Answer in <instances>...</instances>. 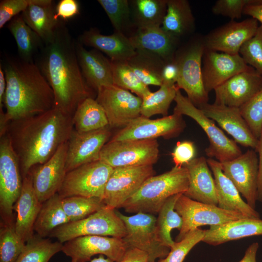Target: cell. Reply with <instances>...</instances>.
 <instances>
[{
  "label": "cell",
  "mask_w": 262,
  "mask_h": 262,
  "mask_svg": "<svg viewBox=\"0 0 262 262\" xmlns=\"http://www.w3.org/2000/svg\"><path fill=\"white\" fill-rule=\"evenodd\" d=\"M76 42L61 20L52 39L43 44L35 63L53 91L54 108L71 115L83 100L93 98L79 65Z\"/></svg>",
  "instance_id": "6da1fadb"
},
{
  "label": "cell",
  "mask_w": 262,
  "mask_h": 262,
  "mask_svg": "<svg viewBox=\"0 0 262 262\" xmlns=\"http://www.w3.org/2000/svg\"><path fill=\"white\" fill-rule=\"evenodd\" d=\"M72 116L53 108L9 122L7 133L19 160L22 178L34 166L46 162L68 142L74 129Z\"/></svg>",
  "instance_id": "7a4b0ae2"
},
{
  "label": "cell",
  "mask_w": 262,
  "mask_h": 262,
  "mask_svg": "<svg viewBox=\"0 0 262 262\" xmlns=\"http://www.w3.org/2000/svg\"><path fill=\"white\" fill-rule=\"evenodd\" d=\"M0 64L6 81L3 114L6 123L54 108L53 91L35 63L7 56Z\"/></svg>",
  "instance_id": "3957f363"
},
{
  "label": "cell",
  "mask_w": 262,
  "mask_h": 262,
  "mask_svg": "<svg viewBox=\"0 0 262 262\" xmlns=\"http://www.w3.org/2000/svg\"><path fill=\"white\" fill-rule=\"evenodd\" d=\"M189 185L188 173L184 166H174L162 174L148 178L137 191L123 204L126 212L155 214L170 196L184 194Z\"/></svg>",
  "instance_id": "277c9868"
},
{
  "label": "cell",
  "mask_w": 262,
  "mask_h": 262,
  "mask_svg": "<svg viewBox=\"0 0 262 262\" xmlns=\"http://www.w3.org/2000/svg\"><path fill=\"white\" fill-rule=\"evenodd\" d=\"M205 50L203 37H197L177 50L174 58L179 68L176 86L180 90H184L187 97L198 108L208 103L209 100L202 72Z\"/></svg>",
  "instance_id": "5b68a950"
},
{
  "label": "cell",
  "mask_w": 262,
  "mask_h": 262,
  "mask_svg": "<svg viewBox=\"0 0 262 262\" xmlns=\"http://www.w3.org/2000/svg\"><path fill=\"white\" fill-rule=\"evenodd\" d=\"M174 101V113L187 115L193 120L206 133L209 144L205 152L209 158H215L220 163L231 161L242 154L241 148L234 140L229 138L198 108L195 106L179 89Z\"/></svg>",
  "instance_id": "8992f818"
},
{
  "label": "cell",
  "mask_w": 262,
  "mask_h": 262,
  "mask_svg": "<svg viewBox=\"0 0 262 262\" xmlns=\"http://www.w3.org/2000/svg\"><path fill=\"white\" fill-rule=\"evenodd\" d=\"M126 234L124 223L116 210L105 205L84 219L57 228L49 237L64 244L81 236L98 235L123 238Z\"/></svg>",
  "instance_id": "52a82bcc"
},
{
  "label": "cell",
  "mask_w": 262,
  "mask_h": 262,
  "mask_svg": "<svg viewBox=\"0 0 262 262\" xmlns=\"http://www.w3.org/2000/svg\"><path fill=\"white\" fill-rule=\"evenodd\" d=\"M23 178L19 160L6 132L0 137V212L1 222L14 224L13 206L19 196Z\"/></svg>",
  "instance_id": "ba28073f"
},
{
  "label": "cell",
  "mask_w": 262,
  "mask_h": 262,
  "mask_svg": "<svg viewBox=\"0 0 262 262\" xmlns=\"http://www.w3.org/2000/svg\"><path fill=\"white\" fill-rule=\"evenodd\" d=\"M124 223L126 234L122 239L128 248H136L146 252L148 262L163 259L170 248L161 242L158 236L157 218L152 214L139 213L127 216L116 210Z\"/></svg>",
  "instance_id": "9c48e42d"
},
{
  "label": "cell",
  "mask_w": 262,
  "mask_h": 262,
  "mask_svg": "<svg viewBox=\"0 0 262 262\" xmlns=\"http://www.w3.org/2000/svg\"><path fill=\"white\" fill-rule=\"evenodd\" d=\"M113 169L99 160L82 164L66 173L58 193L63 198L77 196L102 200Z\"/></svg>",
  "instance_id": "30bf717a"
},
{
  "label": "cell",
  "mask_w": 262,
  "mask_h": 262,
  "mask_svg": "<svg viewBox=\"0 0 262 262\" xmlns=\"http://www.w3.org/2000/svg\"><path fill=\"white\" fill-rule=\"evenodd\" d=\"M159 154L156 139L110 140L103 147L99 160L113 168L153 165Z\"/></svg>",
  "instance_id": "8fae6325"
},
{
  "label": "cell",
  "mask_w": 262,
  "mask_h": 262,
  "mask_svg": "<svg viewBox=\"0 0 262 262\" xmlns=\"http://www.w3.org/2000/svg\"><path fill=\"white\" fill-rule=\"evenodd\" d=\"M175 210L183 224L176 240L180 241L191 230L205 225L217 226L246 218L239 213L223 210L217 205L193 200L182 194L176 201Z\"/></svg>",
  "instance_id": "7c38bea8"
},
{
  "label": "cell",
  "mask_w": 262,
  "mask_h": 262,
  "mask_svg": "<svg viewBox=\"0 0 262 262\" xmlns=\"http://www.w3.org/2000/svg\"><path fill=\"white\" fill-rule=\"evenodd\" d=\"M154 174L153 165L114 168L105 186L103 203L114 209L122 208L124 202Z\"/></svg>",
  "instance_id": "4fadbf2b"
},
{
  "label": "cell",
  "mask_w": 262,
  "mask_h": 262,
  "mask_svg": "<svg viewBox=\"0 0 262 262\" xmlns=\"http://www.w3.org/2000/svg\"><path fill=\"white\" fill-rule=\"evenodd\" d=\"M96 100L106 114L109 127L126 126L141 115L142 99L115 85L101 87Z\"/></svg>",
  "instance_id": "5bb4252c"
},
{
  "label": "cell",
  "mask_w": 262,
  "mask_h": 262,
  "mask_svg": "<svg viewBox=\"0 0 262 262\" xmlns=\"http://www.w3.org/2000/svg\"><path fill=\"white\" fill-rule=\"evenodd\" d=\"M185 127L182 115L176 113L156 119L140 115L118 131L110 140H150L159 137L172 138L178 136Z\"/></svg>",
  "instance_id": "9a60e30c"
},
{
  "label": "cell",
  "mask_w": 262,
  "mask_h": 262,
  "mask_svg": "<svg viewBox=\"0 0 262 262\" xmlns=\"http://www.w3.org/2000/svg\"><path fill=\"white\" fill-rule=\"evenodd\" d=\"M128 249L122 238L88 235L65 242L62 251L75 262H87L97 254L106 256L114 262H119Z\"/></svg>",
  "instance_id": "2e32d148"
},
{
  "label": "cell",
  "mask_w": 262,
  "mask_h": 262,
  "mask_svg": "<svg viewBox=\"0 0 262 262\" xmlns=\"http://www.w3.org/2000/svg\"><path fill=\"white\" fill-rule=\"evenodd\" d=\"M224 174L232 181L246 202L255 209L257 200L259 159L253 149L231 161L220 163Z\"/></svg>",
  "instance_id": "e0dca14e"
},
{
  "label": "cell",
  "mask_w": 262,
  "mask_h": 262,
  "mask_svg": "<svg viewBox=\"0 0 262 262\" xmlns=\"http://www.w3.org/2000/svg\"><path fill=\"white\" fill-rule=\"evenodd\" d=\"M258 21L253 17L234 20L219 26L203 37L205 49L229 54H238L241 47L256 33Z\"/></svg>",
  "instance_id": "ac0fdd59"
},
{
  "label": "cell",
  "mask_w": 262,
  "mask_h": 262,
  "mask_svg": "<svg viewBox=\"0 0 262 262\" xmlns=\"http://www.w3.org/2000/svg\"><path fill=\"white\" fill-rule=\"evenodd\" d=\"M109 128L86 132H79L73 129L67 142L66 173L82 164L99 160L100 151L111 135Z\"/></svg>",
  "instance_id": "d6986e66"
},
{
  "label": "cell",
  "mask_w": 262,
  "mask_h": 262,
  "mask_svg": "<svg viewBox=\"0 0 262 262\" xmlns=\"http://www.w3.org/2000/svg\"><path fill=\"white\" fill-rule=\"evenodd\" d=\"M67 142L63 144L46 162L30 171L33 187L39 201L43 203L58 193L66 174Z\"/></svg>",
  "instance_id": "ffe728a7"
},
{
  "label": "cell",
  "mask_w": 262,
  "mask_h": 262,
  "mask_svg": "<svg viewBox=\"0 0 262 262\" xmlns=\"http://www.w3.org/2000/svg\"><path fill=\"white\" fill-rule=\"evenodd\" d=\"M202 72L205 89L208 93L234 75L251 69L242 57L205 49L202 58Z\"/></svg>",
  "instance_id": "44dd1931"
},
{
  "label": "cell",
  "mask_w": 262,
  "mask_h": 262,
  "mask_svg": "<svg viewBox=\"0 0 262 262\" xmlns=\"http://www.w3.org/2000/svg\"><path fill=\"white\" fill-rule=\"evenodd\" d=\"M262 90V76L254 68L240 72L216 87L214 104L240 108Z\"/></svg>",
  "instance_id": "7402d4cb"
},
{
  "label": "cell",
  "mask_w": 262,
  "mask_h": 262,
  "mask_svg": "<svg viewBox=\"0 0 262 262\" xmlns=\"http://www.w3.org/2000/svg\"><path fill=\"white\" fill-rule=\"evenodd\" d=\"M199 109L231 135L237 144L256 150L259 140L242 116L239 108L208 103Z\"/></svg>",
  "instance_id": "603a6c76"
},
{
  "label": "cell",
  "mask_w": 262,
  "mask_h": 262,
  "mask_svg": "<svg viewBox=\"0 0 262 262\" xmlns=\"http://www.w3.org/2000/svg\"><path fill=\"white\" fill-rule=\"evenodd\" d=\"M22 178L21 192L13 206V211L16 213V231L26 243L34 235V224L42 203L34 191L31 172Z\"/></svg>",
  "instance_id": "cb8c5ba5"
},
{
  "label": "cell",
  "mask_w": 262,
  "mask_h": 262,
  "mask_svg": "<svg viewBox=\"0 0 262 262\" xmlns=\"http://www.w3.org/2000/svg\"><path fill=\"white\" fill-rule=\"evenodd\" d=\"M207 160L214 177L217 206L223 210L241 214L246 218L260 219L258 212L244 201L234 184L224 174L220 163L213 158Z\"/></svg>",
  "instance_id": "d4e9b609"
},
{
  "label": "cell",
  "mask_w": 262,
  "mask_h": 262,
  "mask_svg": "<svg viewBox=\"0 0 262 262\" xmlns=\"http://www.w3.org/2000/svg\"><path fill=\"white\" fill-rule=\"evenodd\" d=\"M76 50L82 73L91 89L98 91L102 87L114 85L110 59L96 49L87 50L78 41Z\"/></svg>",
  "instance_id": "484cf974"
},
{
  "label": "cell",
  "mask_w": 262,
  "mask_h": 262,
  "mask_svg": "<svg viewBox=\"0 0 262 262\" xmlns=\"http://www.w3.org/2000/svg\"><path fill=\"white\" fill-rule=\"evenodd\" d=\"M128 37L135 49L155 54L166 62L175 58L179 38L164 31L161 26L135 28Z\"/></svg>",
  "instance_id": "4316f807"
},
{
  "label": "cell",
  "mask_w": 262,
  "mask_h": 262,
  "mask_svg": "<svg viewBox=\"0 0 262 262\" xmlns=\"http://www.w3.org/2000/svg\"><path fill=\"white\" fill-rule=\"evenodd\" d=\"M78 42L103 52L112 61H128L135 53L128 37L118 32L106 35L96 28H91L80 35Z\"/></svg>",
  "instance_id": "83f0119b"
},
{
  "label": "cell",
  "mask_w": 262,
  "mask_h": 262,
  "mask_svg": "<svg viewBox=\"0 0 262 262\" xmlns=\"http://www.w3.org/2000/svg\"><path fill=\"white\" fill-rule=\"evenodd\" d=\"M207 160L203 156L195 157L183 165L189 179L188 190L183 194L193 200L217 206L215 181Z\"/></svg>",
  "instance_id": "f1b7e54d"
},
{
  "label": "cell",
  "mask_w": 262,
  "mask_h": 262,
  "mask_svg": "<svg viewBox=\"0 0 262 262\" xmlns=\"http://www.w3.org/2000/svg\"><path fill=\"white\" fill-rule=\"evenodd\" d=\"M55 6L52 0H31L21 13L25 22L44 43L52 39L61 21L55 19Z\"/></svg>",
  "instance_id": "f546056e"
},
{
  "label": "cell",
  "mask_w": 262,
  "mask_h": 262,
  "mask_svg": "<svg viewBox=\"0 0 262 262\" xmlns=\"http://www.w3.org/2000/svg\"><path fill=\"white\" fill-rule=\"evenodd\" d=\"M262 235V220L243 218L225 224L212 226L205 230L202 242L218 246L229 241Z\"/></svg>",
  "instance_id": "4dcf8cb0"
},
{
  "label": "cell",
  "mask_w": 262,
  "mask_h": 262,
  "mask_svg": "<svg viewBox=\"0 0 262 262\" xmlns=\"http://www.w3.org/2000/svg\"><path fill=\"white\" fill-rule=\"evenodd\" d=\"M195 21L187 0H167V10L161 25L167 33L179 38L192 32Z\"/></svg>",
  "instance_id": "1f68e13d"
},
{
  "label": "cell",
  "mask_w": 262,
  "mask_h": 262,
  "mask_svg": "<svg viewBox=\"0 0 262 262\" xmlns=\"http://www.w3.org/2000/svg\"><path fill=\"white\" fill-rule=\"evenodd\" d=\"M7 28L16 41L19 58L33 62L44 44L40 36L26 24L21 14L10 20Z\"/></svg>",
  "instance_id": "d6a6232c"
},
{
  "label": "cell",
  "mask_w": 262,
  "mask_h": 262,
  "mask_svg": "<svg viewBox=\"0 0 262 262\" xmlns=\"http://www.w3.org/2000/svg\"><path fill=\"white\" fill-rule=\"evenodd\" d=\"M127 62L145 85H162L163 71L167 62L161 57L146 50L136 49Z\"/></svg>",
  "instance_id": "836d02e7"
},
{
  "label": "cell",
  "mask_w": 262,
  "mask_h": 262,
  "mask_svg": "<svg viewBox=\"0 0 262 262\" xmlns=\"http://www.w3.org/2000/svg\"><path fill=\"white\" fill-rule=\"evenodd\" d=\"M167 0L129 1L133 27H161L167 10Z\"/></svg>",
  "instance_id": "e575fe53"
},
{
  "label": "cell",
  "mask_w": 262,
  "mask_h": 262,
  "mask_svg": "<svg viewBox=\"0 0 262 262\" xmlns=\"http://www.w3.org/2000/svg\"><path fill=\"white\" fill-rule=\"evenodd\" d=\"M72 120L74 129L79 132H89L109 127L104 110L96 99L91 97L79 104Z\"/></svg>",
  "instance_id": "d590c367"
},
{
  "label": "cell",
  "mask_w": 262,
  "mask_h": 262,
  "mask_svg": "<svg viewBox=\"0 0 262 262\" xmlns=\"http://www.w3.org/2000/svg\"><path fill=\"white\" fill-rule=\"evenodd\" d=\"M62 198L57 193L42 203L34 226L39 236L49 237L55 229L70 222L63 210Z\"/></svg>",
  "instance_id": "8d00e7d4"
},
{
  "label": "cell",
  "mask_w": 262,
  "mask_h": 262,
  "mask_svg": "<svg viewBox=\"0 0 262 262\" xmlns=\"http://www.w3.org/2000/svg\"><path fill=\"white\" fill-rule=\"evenodd\" d=\"M181 194L169 197L158 213L156 226L158 236L163 244L170 248L175 242L171 238L172 230L177 229L180 231L183 224L181 217L175 210V204Z\"/></svg>",
  "instance_id": "74e56055"
},
{
  "label": "cell",
  "mask_w": 262,
  "mask_h": 262,
  "mask_svg": "<svg viewBox=\"0 0 262 262\" xmlns=\"http://www.w3.org/2000/svg\"><path fill=\"white\" fill-rule=\"evenodd\" d=\"M157 91L144 96L142 99L141 115L147 118L161 114L167 116L172 102L179 89L176 84L163 83Z\"/></svg>",
  "instance_id": "f35d334b"
},
{
  "label": "cell",
  "mask_w": 262,
  "mask_h": 262,
  "mask_svg": "<svg viewBox=\"0 0 262 262\" xmlns=\"http://www.w3.org/2000/svg\"><path fill=\"white\" fill-rule=\"evenodd\" d=\"M63 244L57 241L33 235L26 243L15 262H49L56 254L62 251Z\"/></svg>",
  "instance_id": "ab89813d"
},
{
  "label": "cell",
  "mask_w": 262,
  "mask_h": 262,
  "mask_svg": "<svg viewBox=\"0 0 262 262\" xmlns=\"http://www.w3.org/2000/svg\"><path fill=\"white\" fill-rule=\"evenodd\" d=\"M111 61L114 85L143 98L151 91L138 77L127 61Z\"/></svg>",
  "instance_id": "60d3db41"
},
{
  "label": "cell",
  "mask_w": 262,
  "mask_h": 262,
  "mask_svg": "<svg viewBox=\"0 0 262 262\" xmlns=\"http://www.w3.org/2000/svg\"><path fill=\"white\" fill-rule=\"evenodd\" d=\"M62 204L70 222L84 219L105 206L100 198L77 196L63 198Z\"/></svg>",
  "instance_id": "b9f144b4"
},
{
  "label": "cell",
  "mask_w": 262,
  "mask_h": 262,
  "mask_svg": "<svg viewBox=\"0 0 262 262\" xmlns=\"http://www.w3.org/2000/svg\"><path fill=\"white\" fill-rule=\"evenodd\" d=\"M26 243L16 231L15 223L1 222L0 262H15L24 249Z\"/></svg>",
  "instance_id": "7bdbcfd3"
},
{
  "label": "cell",
  "mask_w": 262,
  "mask_h": 262,
  "mask_svg": "<svg viewBox=\"0 0 262 262\" xmlns=\"http://www.w3.org/2000/svg\"><path fill=\"white\" fill-rule=\"evenodd\" d=\"M98 2L105 11L115 32L125 34V31L128 28L133 27L129 1L98 0Z\"/></svg>",
  "instance_id": "ee69618b"
},
{
  "label": "cell",
  "mask_w": 262,
  "mask_h": 262,
  "mask_svg": "<svg viewBox=\"0 0 262 262\" xmlns=\"http://www.w3.org/2000/svg\"><path fill=\"white\" fill-rule=\"evenodd\" d=\"M205 230L197 228L190 231L180 241L175 242L167 256L159 262H183L190 251L199 242L202 241Z\"/></svg>",
  "instance_id": "f6af8a7d"
},
{
  "label": "cell",
  "mask_w": 262,
  "mask_h": 262,
  "mask_svg": "<svg viewBox=\"0 0 262 262\" xmlns=\"http://www.w3.org/2000/svg\"><path fill=\"white\" fill-rule=\"evenodd\" d=\"M239 109L252 133L258 139L262 131V90Z\"/></svg>",
  "instance_id": "bcb514c9"
},
{
  "label": "cell",
  "mask_w": 262,
  "mask_h": 262,
  "mask_svg": "<svg viewBox=\"0 0 262 262\" xmlns=\"http://www.w3.org/2000/svg\"><path fill=\"white\" fill-rule=\"evenodd\" d=\"M239 54L245 62L262 76V25L241 47Z\"/></svg>",
  "instance_id": "7dc6e473"
},
{
  "label": "cell",
  "mask_w": 262,
  "mask_h": 262,
  "mask_svg": "<svg viewBox=\"0 0 262 262\" xmlns=\"http://www.w3.org/2000/svg\"><path fill=\"white\" fill-rule=\"evenodd\" d=\"M252 1L253 0H218L213 6L212 11L214 15L235 20L241 17L245 7Z\"/></svg>",
  "instance_id": "c3c4849f"
},
{
  "label": "cell",
  "mask_w": 262,
  "mask_h": 262,
  "mask_svg": "<svg viewBox=\"0 0 262 262\" xmlns=\"http://www.w3.org/2000/svg\"><path fill=\"white\" fill-rule=\"evenodd\" d=\"M31 0H2L0 1V28L21 14L29 5Z\"/></svg>",
  "instance_id": "681fc988"
},
{
  "label": "cell",
  "mask_w": 262,
  "mask_h": 262,
  "mask_svg": "<svg viewBox=\"0 0 262 262\" xmlns=\"http://www.w3.org/2000/svg\"><path fill=\"white\" fill-rule=\"evenodd\" d=\"M194 143L190 141H179L171 153L175 166L180 167L195 158Z\"/></svg>",
  "instance_id": "f907efd6"
},
{
  "label": "cell",
  "mask_w": 262,
  "mask_h": 262,
  "mask_svg": "<svg viewBox=\"0 0 262 262\" xmlns=\"http://www.w3.org/2000/svg\"><path fill=\"white\" fill-rule=\"evenodd\" d=\"M80 6L76 0H61L55 6L56 20H66L79 14Z\"/></svg>",
  "instance_id": "816d5d0a"
},
{
  "label": "cell",
  "mask_w": 262,
  "mask_h": 262,
  "mask_svg": "<svg viewBox=\"0 0 262 262\" xmlns=\"http://www.w3.org/2000/svg\"><path fill=\"white\" fill-rule=\"evenodd\" d=\"M178 76L179 68L175 59L171 62L166 63L162 74L163 83L176 84Z\"/></svg>",
  "instance_id": "f5cc1de1"
},
{
  "label": "cell",
  "mask_w": 262,
  "mask_h": 262,
  "mask_svg": "<svg viewBox=\"0 0 262 262\" xmlns=\"http://www.w3.org/2000/svg\"><path fill=\"white\" fill-rule=\"evenodd\" d=\"M148 255L136 248H128L123 259L119 262H148Z\"/></svg>",
  "instance_id": "db71d44e"
},
{
  "label": "cell",
  "mask_w": 262,
  "mask_h": 262,
  "mask_svg": "<svg viewBox=\"0 0 262 262\" xmlns=\"http://www.w3.org/2000/svg\"><path fill=\"white\" fill-rule=\"evenodd\" d=\"M243 14L256 19L262 25V0H253L245 7Z\"/></svg>",
  "instance_id": "11a10c76"
},
{
  "label": "cell",
  "mask_w": 262,
  "mask_h": 262,
  "mask_svg": "<svg viewBox=\"0 0 262 262\" xmlns=\"http://www.w3.org/2000/svg\"><path fill=\"white\" fill-rule=\"evenodd\" d=\"M258 140L255 150L258 153L259 159L257 200L262 203V131Z\"/></svg>",
  "instance_id": "9f6ffc18"
},
{
  "label": "cell",
  "mask_w": 262,
  "mask_h": 262,
  "mask_svg": "<svg viewBox=\"0 0 262 262\" xmlns=\"http://www.w3.org/2000/svg\"><path fill=\"white\" fill-rule=\"evenodd\" d=\"M259 248L257 242L251 244L246 249L243 258L239 262H257L256 256Z\"/></svg>",
  "instance_id": "6f0895ef"
},
{
  "label": "cell",
  "mask_w": 262,
  "mask_h": 262,
  "mask_svg": "<svg viewBox=\"0 0 262 262\" xmlns=\"http://www.w3.org/2000/svg\"><path fill=\"white\" fill-rule=\"evenodd\" d=\"M6 81L2 66L0 65V110L4 109Z\"/></svg>",
  "instance_id": "680465c9"
},
{
  "label": "cell",
  "mask_w": 262,
  "mask_h": 262,
  "mask_svg": "<svg viewBox=\"0 0 262 262\" xmlns=\"http://www.w3.org/2000/svg\"><path fill=\"white\" fill-rule=\"evenodd\" d=\"M70 262H75L73 261H71ZM90 262H114L110 259L107 258H105L104 255H99L98 258H95L92 260Z\"/></svg>",
  "instance_id": "91938a15"
},
{
  "label": "cell",
  "mask_w": 262,
  "mask_h": 262,
  "mask_svg": "<svg viewBox=\"0 0 262 262\" xmlns=\"http://www.w3.org/2000/svg\"></svg>",
  "instance_id": "94428289"
}]
</instances>
